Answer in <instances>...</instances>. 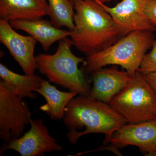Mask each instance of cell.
Listing matches in <instances>:
<instances>
[{"mask_svg": "<svg viewBox=\"0 0 156 156\" xmlns=\"http://www.w3.org/2000/svg\"><path fill=\"white\" fill-rule=\"evenodd\" d=\"M49 14L47 0H0V19L36 20Z\"/></svg>", "mask_w": 156, "mask_h": 156, "instance_id": "4fadbf2b", "label": "cell"}, {"mask_svg": "<svg viewBox=\"0 0 156 156\" xmlns=\"http://www.w3.org/2000/svg\"><path fill=\"white\" fill-rule=\"evenodd\" d=\"M109 105L127 123L156 119V95L144 75L138 71L128 84L115 95Z\"/></svg>", "mask_w": 156, "mask_h": 156, "instance_id": "5b68a950", "label": "cell"}, {"mask_svg": "<svg viewBox=\"0 0 156 156\" xmlns=\"http://www.w3.org/2000/svg\"><path fill=\"white\" fill-rule=\"evenodd\" d=\"M48 16L54 26L60 28L65 27L69 30L74 28V3L70 0H47Z\"/></svg>", "mask_w": 156, "mask_h": 156, "instance_id": "2e32d148", "label": "cell"}, {"mask_svg": "<svg viewBox=\"0 0 156 156\" xmlns=\"http://www.w3.org/2000/svg\"><path fill=\"white\" fill-rule=\"evenodd\" d=\"M31 114L23 98L0 82V137L5 143L21 136Z\"/></svg>", "mask_w": 156, "mask_h": 156, "instance_id": "8992f818", "label": "cell"}, {"mask_svg": "<svg viewBox=\"0 0 156 156\" xmlns=\"http://www.w3.org/2000/svg\"><path fill=\"white\" fill-rule=\"evenodd\" d=\"M9 23L13 28L24 31L34 38L45 51H48L55 42L71 34L70 30L57 28L51 21L42 19L33 20H15Z\"/></svg>", "mask_w": 156, "mask_h": 156, "instance_id": "7c38bea8", "label": "cell"}, {"mask_svg": "<svg viewBox=\"0 0 156 156\" xmlns=\"http://www.w3.org/2000/svg\"><path fill=\"white\" fill-rule=\"evenodd\" d=\"M74 28L71 31L73 45L87 56L116 42L121 35L114 21L95 0L74 3Z\"/></svg>", "mask_w": 156, "mask_h": 156, "instance_id": "7a4b0ae2", "label": "cell"}, {"mask_svg": "<svg viewBox=\"0 0 156 156\" xmlns=\"http://www.w3.org/2000/svg\"><path fill=\"white\" fill-rule=\"evenodd\" d=\"M0 42L7 48L25 74H34L37 69L34 50L37 42L34 38L17 33L9 21L0 19Z\"/></svg>", "mask_w": 156, "mask_h": 156, "instance_id": "30bf717a", "label": "cell"}, {"mask_svg": "<svg viewBox=\"0 0 156 156\" xmlns=\"http://www.w3.org/2000/svg\"><path fill=\"white\" fill-rule=\"evenodd\" d=\"M62 119L69 130L66 136L72 144L90 134H104V144H108L113 134L127 124L108 104L90 95H79L72 98L65 109Z\"/></svg>", "mask_w": 156, "mask_h": 156, "instance_id": "6da1fadb", "label": "cell"}, {"mask_svg": "<svg viewBox=\"0 0 156 156\" xmlns=\"http://www.w3.org/2000/svg\"><path fill=\"white\" fill-rule=\"evenodd\" d=\"M29 131L18 138L5 143L0 150V155L8 150L17 152L21 156H44L46 153L60 151L62 147L50 135L48 127L41 119H32Z\"/></svg>", "mask_w": 156, "mask_h": 156, "instance_id": "52a82bcc", "label": "cell"}, {"mask_svg": "<svg viewBox=\"0 0 156 156\" xmlns=\"http://www.w3.org/2000/svg\"><path fill=\"white\" fill-rule=\"evenodd\" d=\"M36 92L41 94L46 101V103L40 107L51 120H61L64 116L65 109L73 98L78 95L75 92H62L50 82L42 79L41 87Z\"/></svg>", "mask_w": 156, "mask_h": 156, "instance_id": "5bb4252c", "label": "cell"}, {"mask_svg": "<svg viewBox=\"0 0 156 156\" xmlns=\"http://www.w3.org/2000/svg\"><path fill=\"white\" fill-rule=\"evenodd\" d=\"M93 87L90 95L97 100L109 103L115 95L126 87L131 75L117 68H101L92 73Z\"/></svg>", "mask_w": 156, "mask_h": 156, "instance_id": "8fae6325", "label": "cell"}, {"mask_svg": "<svg viewBox=\"0 0 156 156\" xmlns=\"http://www.w3.org/2000/svg\"><path fill=\"white\" fill-rule=\"evenodd\" d=\"M71 39L59 41L56 53L53 55L40 53L36 56L37 69L49 82L75 92L78 95H90L91 88L78 66L84 63L83 58L73 53Z\"/></svg>", "mask_w": 156, "mask_h": 156, "instance_id": "3957f363", "label": "cell"}, {"mask_svg": "<svg viewBox=\"0 0 156 156\" xmlns=\"http://www.w3.org/2000/svg\"><path fill=\"white\" fill-rule=\"evenodd\" d=\"M0 77L2 80L12 92L21 98L35 99V92L41 87L42 79L36 75L19 74L0 64Z\"/></svg>", "mask_w": 156, "mask_h": 156, "instance_id": "9a60e30c", "label": "cell"}, {"mask_svg": "<svg viewBox=\"0 0 156 156\" xmlns=\"http://www.w3.org/2000/svg\"><path fill=\"white\" fill-rule=\"evenodd\" d=\"M101 2L103 3H105L106 2H111L112 1H115V0H99Z\"/></svg>", "mask_w": 156, "mask_h": 156, "instance_id": "ffe728a7", "label": "cell"}, {"mask_svg": "<svg viewBox=\"0 0 156 156\" xmlns=\"http://www.w3.org/2000/svg\"><path fill=\"white\" fill-rule=\"evenodd\" d=\"M144 12L153 25L156 26V0H149L146 5Z\"/></svg>", "mask_w": 156, "mask_h": 156, "instance_id": "ac0fdd59", "label": "cell"}, {"mask_svg": "<svg viewBox=\"0 0 156 156\" xmlns=\"http://www.w3.org/2000/svg\"><path fill=\"white\" fill-rule=\"evenodd\" d=\"M95 1L111 15L121 36H125L135 31L156 30V27L151 23L144 12L149 0H122L113 7L99 0Z\"/></svg>", "mask_w": 156, "mask_h": 156, "instance_id": "ba28073f", "label": "cell"}, {"mask_svg": "<svg viewBox=\"0 0 156 156\" xmlns=\"http://www.w3.org/2000/svg\"><path fill=\"white\" fill-rule=\"evenodd\" d=\"M110 143L117 149L135 146L145 156H156V119L127 123L113 134Z\"/></svg>", "mask_w": 156, "mask_h": 156, "instance_id": "9c48e42d", "label": "cell"}, {"mask_svg": "<svg viewBox=\"0 0 156 156\" xmlns=\"http://www.w3.org/2000/svg\"><path fill=\"white\" fill-rule=\"evenodd\" d=\"M154 32H132L112 45L87 56L84 62L87 71L92 73L107 66L118 65L131 75L137 71L147 51L152 47Z\"/></svg>", "mask_w": 156, "mask_h": 156, "instance_id": "277c9868", "label": "cell"}, {"mask_svg": "<svg viewBox=\"0 0 156 156\" xmlns=\"http://www.w3.org/2000/svg\"><path fill=\"white\" fill-rule=\"evenodd\" d=\"M143 75L146 80L149 84L156 95V71Z\"/></svg>", "mask_w": 156, "mask_h": 156, "instance_id": "d6986e66", "label": "cell"}, {"mask_svg": "<svg viewBox=\"0 0 156 156\" xmlns=\"http://www.w3.org/2000/svg\"><path fill=\"white\" fill-rule=\"evenodd\" d=\"M137 71L145 74L156 71V40H154L150 53L145 54Z\"/></svg>", "mask_w": 156, "mask_h": 156, "instance_id": "e0dca14e", "label": "cell"}, {"mask_svg": "<svg viewBox=\"0 0 156 156\" xmlns=\"http://www.w3.org/2000/svg\"><path fill=\"white\" fill-rule=\"evenodd\" d=\"M71 2H72L73 3H75V2H77V1H79V0H70Z\"/></svg>", "mask_w": 156, "mask_h": 156, "instance_id": "44dd1931", "label": "cell"}]
</instances>
